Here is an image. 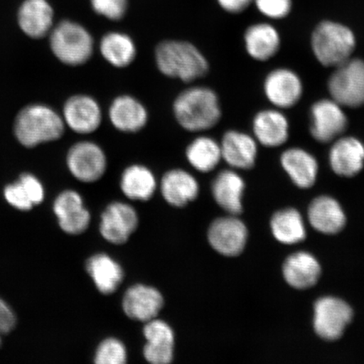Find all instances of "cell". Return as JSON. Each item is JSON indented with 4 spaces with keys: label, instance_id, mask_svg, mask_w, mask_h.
Here are the masks:
<instances>
[{
    "label": "cell",
    "instance_id": "6da1fadb",
    "mask_svg": "<svg viewBox=\"0 0 364 364\" xmlns=\"http://www.w3.org/2000/svg\"><path fill=\"white\" fill-rule=\"evenodd\" d=\"M172 112L182 129L194 134L212 129L222 117L215 91L202 85L191 86L177 95Z\"/></svg>",
    "mask_w": 364,
    "mask_h": 364
},
{
    "label": "cell",
    "instance_id": "7a4b0ae2",
    "mask_svg": "<svg viewBox=\"0 0 364 364\" xmlns=\"http://www.w3.org/2000/svg\"><path fill=\"white\" fill-rule=\"evenodd\" d=\"M154 62L161 75L184 83L202 79L209 71L207 58L188 41H162L154 49Z\"/></svg>",
    "mask_w": 364,
    "mask_h": 364
},
{
    "label": "cell",
    "instance_id": "3957f363",
    "mask_svg": "<svg viewBox=\"0 0 364 364\" xmlns=\"http://www.w3.org/2000/svg\"><path fill=\"white\" fill-rule=\"evenodd\" d=\"M65 129L61 114L44 104H33L23 108L14 124L18 142L26 148L60 139Z\"/></svg>",
    "mask_w": 364,
    "mask_h": 364
},
{
    "label": "cell",
    "instance_id": "277c9868",
    "mask_svg": "<svg viewBox=\"0 0 364 364\" xmlns=\"http://www.w3.org/2000/svg\"><path fill=\"white\" fill-rule=\"evenodd\" d=\"M50 48L63 65L78 67L92 58L95 41L92 35L80 23L65 20L53 26L49 33Z\"/></svg>",
    "mask_w": 364,
    "mask_h": 364
},
{
    "label": "cell",
    "instance_id": "5b68a950",
    "mask_svg": "<svg viewBox=\"0 0 364 364\" xmlns=\"http://www.w3.org/2000/svg\"><path fill=\"white\" fill-rule=\"evenodd\" d=\"M311 45L322 65L338 67L351 58L356 38L348 26L327 21L320 23L314 31Z\"/></svg>",
    "mask_w": 364,
    "mask_h": 364
},
{
    "label": "cell",
    "instance_id": "8992f818",
    "mask_svg": "<svg viewBox=\"0 0 364 364\" xmlns=\"http://www.w3.org/2000/svg\"><path fill=\"white\" fill-rule=\"evenodd\" d=\"M66 165L75 179L94 183L106 174L108 159L106 151L95 141L80 140L68 150Z\"/></svg>",
    "mask_w": 364,
    "mask_h": 364
},
{
    "label": "cell",
    "instance_id": "52a82bcc",
    "mask_svg": "<svg viewBox=\"0 0 364 364\" xmlns=\"http://www.w3.org/2000/svg\"><path fill=\"white\" fill-rule=\"evenodd\" d=\"M328 81L331 99L341 106L358 107L364 105V61L358 58L336 67Z\"/></svg>",
    "mask_w": 364,
    "mask_h": 364
},
{
    "label": "cell",
    "instance_id": "ba28073f",
    "mask_svg": "<svg viewBox=\"0 0 364 364\" xmlns=\"http://www.w3.org/2000/svg\"><path fill=\"white\" fill-rule=\"evenodd\" d=\"M65 127L80 135L92 134L102 125L103 112L97 99L87 94L72 95L61 114Z\"/></svg>",
    "mask_w": 364,
    "mask_h": 364
},
{
    "label": "cell",
    "instance_id": "9c48e42d",
    "mask_svg": "<svg viewBox=\"0 0 364 364\" xmlns=\"http://www.w3.org/2000/svg\"><path fill=\"white\" fill-rule=\"evenodd\" d=\"M314 312V328L320 338L326 341L341 338L353 317L352 308L343 299L334 297L317 300Z\"/></svg>",
    "mask_w": 364,
    "mask_h": 364
},
{
    "label": "cell",
    "instance_id": "30bf717a",
    "mask_svg": "<svg viewBox=\"0 0 364 364\" xmlns=\"http://www.w3.org/2000/svg\"><path fill=\"white\" fill-rule=\"evenodd\" d=\"M343 106L333 99H324L311 108V134L318 142L330 143L338 139L348 127Z\"/></svg>",
    "mask_w": 364,
    "mask_h": 364
},
{
    "label": "cell",
    "instance_id": "8fae6325",
    "mask_svg": "<svg viewBox=\"0 0 364 364\" xmlns=\"http://www.w3.org/2000/svg\"><path fill=\"white\" fill-rule=\"evenodd\" d=\"M110 124L120 133L136 134L148 125L149 113L145 105L129 94L117 95L109 106Z\"/></svg>",
    "mask_w": 364,
    "mask_h": 364
},
{
    "label": "cell",
    "instance_id": "7c38bea8",
    "mask_svg": "<svg viewBox=\"0 0 364 364\" xmlns=\"http://www.w3.org/2000/svg\"><path fill=\"white\" fill-rule=\"evenodd\" d=\"M247 228L235 215L217 218L208 232L209 244L225 257L239 256L247 245Z\"/></svg>",
    "mask_w": 364,
    "mask_h": 364
},
{
    "label": "cell",
    "instance_id": "4fadbf2b",
    "mask_svg": "<svg viewBox=\"0 0 364 364\" xmlns=\"http://www.w3.org/2000/svg\"><path fill=\"white\" fill-rule=\"evenodd\" d=\"M139 225L134 207L122 202L108 205L102 215L100 232L102 237L114 245L125 244Z\"/></svg>",
    "mask_w": 364,
    "mask_h": 364
},
{
    "label": "cell",
    "instance_id": "5bb4252c",
    "mask_svg": "<svg viewBox=\"0 0 364 364\" xmlns=\"http://www.w3.org/2000/svg\"><path fill=\"white\" fill-rule=\"evenodd\" d=\"M59 226L67 234L80 235L88 229L90 215L82 196L74 190H66L58 196L53 204Z\"/></svg>",
    "mask_w": 364,
    "mask_h": 364
},
{
    "label": "cell",
    "instance_id": "9a60e30c",
    "mask_svg": "<svg viewBox=\"0 0 364 364\" xmlns=\"http://www.w3.org/2000/svg\"><path fill=\"white\" fill-rule=\"evenodd\" d=\"M164 297L154 287L136 284L127 290L122 308L132 320L147 322L156 318L164 306Z\"/></svg>",
    "mask_w": 364,
    "mask_h": 364
},
{
    "label": "cell",
    "instance_id": "2e32d148",
    "mask_svg": "<svg viewBox=\"0 0 364 364\" xmlns=\"http://www.w3.org/2000/svg\"><path fill=\"white\" fill-rule=\"evenodd\" d=\"M264 90L267 99L275 107L290 108L301 98L303 85L294 72L287 68H279L267 75Z\"/></svg>",
    "mask_w": 364,
    "mask_h": 364
},
{
    "label": "cell",
    "instance_id": "e0dca14e",
    "mask_svg": "<svg viewBox=\"0 0 364 364\" xmlns=\"http://www.w3.org/2000/svg\"><path fill=\"white\" fill-rule=\"evenodd\" d=\"M20 29L33 39L43 38L54 26V11L48 0H24L17 13Z\"/></svg>",
    "mask_w": 364,
    "mask_h": 364
},
{
    "label": "cell",
    "instance_id": "ac0fdd59",
    "mask_svg": "<svg viewBox=\"0 0 364 364\" xmlns=\"http://www.w3.org/2000/svg\"><path fill=\"white\" fill-rule=\"evenodd\" d=\"M159 189L168 204L183 208L198 197L200 186L198 180L189 171L174 168L164 174Z\"/></svg>",
    "mask_w": 364,
    "mask_h": 364
},
{
    "label": "cell",
    "instance_id": "d6986e66",
    "mask_svg": "<svg viewBox=\"0 0 364 364\" xmlns=\"http://www.w3.org/2000/svg\"><path fill=\"white\" fill-rule=\"evenodd\" d=\"M222 159L234 169L249 170L255 166L257 156L256 140L247 134L230 130L223 136Z\"/></svg>",
    "mask_w": 364,
    "mask_h": 364
},
{
    "label": "cell",
    "instance_id": "ffe728a7",
    "mask_svg": "<svg viewBox=\"0 0 364 364\" xmlns=\"http://www.w3.org/2000/svg\"><path fill=\"white\" fill-rule=\"evenodd\" d=\"M329 158L332 170L336 175L356 176L364 166V145L353 136H343L335 141Z\"/></svg>",
    "mask_w": 364,
    "mask_h": 364
},
{
    "label": "cell",
    "instance_id": "44dd1931",
    "mask_svg": "<svg viewBox=\"0 0 364 364\" xmlns=\"http://www.w3.org/2000/svg\"><path fill=\"white\" fill-rule=\"evenodd\" d=\"M100 54L108 65L116 68H126L134 63L138 48L134 40L122 31H112L100 40Z\"/></svg>",
    "mask_w": 364,
    "mask_h": 364
},
{
    "label": "cell",
    "instance_id": "7402d4cb",
    "mask_svg": "<svg viewBox=\"0 0 364 364\" xmlns=\"http://www.w3.org/2000/svg\"><path fill=\"white\" fill-rule=\"evenodd\" d=\"M244 190V180L231 170L218 173L212 183V194L215 202L224 210L235 216L243 211Z\"/></svg>",
    "mask_w": 364,
    "mask_h": 364
},
{
    "label": "cell",
    "instance_id": "603a6c76",
    "mask_svg": "<svg viewBox=\"0 0 364 364\" xmlns=\"http://www.w3.org/2000/svg\"><path fill=\"white\" fill-rule=\"evenodd\" d=\"M308 218L314 229L323 234L339 233L346 225V215L336 200L321 196L309 205Z\"/></svg>",
    "mask_w": 364,
    "mask_h": 364
},
{
    "label": "cell",
    "instance_id": "cb8c5ba5",
    "mask_svg": "<svg viewBox=\"0 0 364 364\" xmlns=\"http://www.w3.org/2000/svg\"><path fill=\"white\" fill-rule=\"evenodd\" d=\"M157 188L158 182L154 172L142 164H133L122 173L121 191L127 198L134 201H149Z\"/></svg>",
    "mask_w": 364,
    "mask_h": 364
},
{
    "label": "cell",
    "instance_id": "d4e9b609",
    "mask_svg": "<svg viewBox=\"0 0 364 364\" xmlns=\"http://www.w3.org/2000/svg\"><path fill=\"white\" fill-rule=\"evenodd\" d=\"M283 272L287 283L293 288L306 289L317 284L321 267L311 254L298 252L287 258Z\"/></svg>",
    "mask_w": 364,
    "mask_h": 364
},
{
    "label": "cell",
    "instance_id": "484cf974",
    "mask_svg": "<svg viewBox=\"0 0 364 364\" xmlns=\"http://www.w3.org/2000/svg\"><path fill=\"white\" fill-rule=\"evenodd\" d=\"M281 164L296 186L309 188L316 183L318 175L316 159L306 150L292 148L282 154Z\"/></svg>",
    "mask_w": 364,
    "mask_h": 364
},
{
    "label": "cell",
    "instance_id": "4316f807",
    "mask_svg": "<svg viewBox=\"0 0 364 364\" xmlns=\"http://www.w3.org/2000/svg\"><path fill=\"white\" fill-rule=\"evenodd\" d=\"M289 121L283 113L265 110L257 114L253 121V131L258 142L267 147H277L289 138Z\"/></svg>",
    "mask_w": 364,
    "mask_h": 364
},
{
    "label": "cell",
    "instance_id": "83f0119b",
    "mask_svg": "<svg viewBox=\"0 0 364 364\" xmlns=\"http://www.w3.org/2000/svg\"><path fill=\"white\" fill-rule=\"evenodd\" d=\"M86 270L95 287L103 294H112L124 280L122 267L107 254L100 253L91 257L86 263Z\"/></svg>",
    "mask_w": 364,
    "mask_h": 364
},
{
    "label": "cell",
    "instance_id": "f1b7e54d",
    "mask_svg": "<svg viewBox=\"0 0 364 364\" xmlns=\"http://www.w3.org/2000/svg\"><path fill=\"white\" fill-rule=\"evenodd\" d=\"M245 43L250 57L259 61H266L279 51L280 36L274 26L260 23L250 26L245 31Z\"/></svg>",
    "mask_w": 364,
    "mask_h": 364
},
{
    "label": "cell",
    "instance_id": "f546056e",
    "mask_svg": "<svg viewBox=\"0 0 364 364\" xmlns=\"http://www.w3.org/2000/svg\"><path fill=\"white\" fill-rule=\"evenodd\" d=\"M185 157L194 170L211 172L222 161L220 143L206 135L195 136L186 147Z\"/></svg>",
    "mask_w": 364,
    "mask_h": 364
},
{
    "label": "cell",
    "instance_id": "4dcf8cb0",
    "mask_svg": "<svg viewBox=\"0 0 364 364\" xmlns=\"http://www.w3.org/2000/svg\"><path fill=\"white\" fill-rule=\"evenodd\" d=\"M271 228L274 237L283 244H297L306 237L302 216L294 208L276 213L272 218Z\"/></svg>",
    "mask_w": 364,
    "mask_h": 364
},
{
    "label": "cell",
    "instance_id": "1f68e13d",
    "mask_svg": "<svg viewBox=\"0 0 364 364\" xmlns=\"http://www.w3.org/2000/svg\"><path fill=\"white\" fill-rule=\"evenodd\" d=\"M127 350L124 343L116 338L104 340L95 354L97 364H124L127 362Z\"/></svg>",
    "mask_w": 364,
    "mask_h": 364
},
{
    "label": "cell",
    "instance_id": "d6a6232c",
    "mask_svg": "<svg viewBox=\"0 0 364 364\" xmlns=\"http://www.w3.org/2000/svg\"><path fill=\"white\" fill-rule=\"evenodd\" d=\"M144 335L147 343L174 347V331L166 322L157 320L156 318L146 322L144 328Z\"/></svg>",
    "mask_w": 364,
    "mask_h": 364
},
{
    "label": "cell",
    "instance_id": "836d02e7",
    "mask_svg": "<svg viewBox=\"0 0 364 364\" xmlns=\"http://www.w3.org/2000/svg\"><path fill=\"white\" fill-rule=\"evenodd\" d=\"M90 4L97 15L112 21L124 19L129 9V0H90Z\"/></svg>",
    "mask_w": 364,
    "mask_h": 364
},
{
    "label": "cell",
    "instance_id": "e575fe53",
    "mask_svg": "<svg viewBox=\"0 0 364 364\" xmlns=\"http://www.w3.org/2000/svg\"><path fill=\"white\" fill-rule=\"evenodd\" d=\"M263 16L271 19H283L292 8V0H254Z\"/></svg>",
    "mask_w": 364,
    "mask_h": 364
},
{
    "label": "cell",
    "instance_id": "d590c367",
    "mask_svg": "<svg viewBox=\"0 0 364 364\" xmlns=\"http://www.w3.org/2000/svg\"><path fill=\"white\" fill-rule=\"evenodd\" d=\"M4 196L11 206L20 209V210H30L33 207V202L31 201L28 194H27L20 181L8 185L4 188Z\"/></svg>",
    "mask_w": 364,
    "mask_h": 364
},
{
    "label": "cell",
    "instance_id": "8d00e7d4",
    "mask_svg": "<svg viewBox=\"0 0 364 364\" xmlns=\"http://www.w3.org/2000/svg\"><path fill=\"white\" fill-rule=\"evenodd\" d=\"M144 356L147 362L152 364H168L174 358V347L146 343L144 348Z\"/></svg>",
    "mask_w": 364,
    "mask_h": 364
},
{
    "label": "cell",
    "instance_id": "74e56055",
    "mask_svg": "<svg viewBox=\"0 0 364 364\" xmlns=\"http://www.w3.org/2000/svg\"><path fill=\"white\" fill-rule=\"evenodd\" d=\"M19 181L21 185L24 186L33 205L39 204L43 201L44 188L42 182L36 178L35 176L29 174V173H25V174L21 176Z\"/></svg>",
    "mask_w": 364,
    "mask_h": 364
},
{
    "label": "cell",
    "instance_id": "f35d334b",
    "mask_svg": "<svg viewBox=\"0 0 364 364\" xmlns=\"http://www.w3.org/2000/svg\"><path fill=\"white\" fill-rule=\"evenodd\" d=\"M16 318L12 309L0 299V334L6 335L15 328Z\"/></svg>",
    "mask_w": 364,
    "mask_h": 364
},
{
    "label": "cell",
    "instance_id": "ab89813d",
    "mask_svg": "<svg viewBox=\"0 0 364 364\" xmlns=\"http://www.w3.org/2000/svg\"><path fill=\"white\" fill-rule=\"evenodd\" d=\"M223 10L230 14H239L247 9L254 0H217Z\"/></svg>",
    "mask_w": 364,
    "mask_h": 364
},
{
    "label": "cell",
    "instance_id": "60d3db41",
    "mask_svg": "<svg viewBox=\"0 0 364 364\" xmlns=\"http://www.w3.org/2000/svg\"><path fill=\"white\" fill-rule=\"evenodd\" d=\"M2 340H1V334H0V346H1Z\"/></svg>",
    "mask_w": 364,
    "mask_h": 364
}]
</instances>
